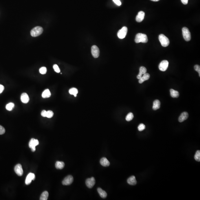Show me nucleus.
Listing matches in <instances>:
<instances>
[{
  "label": "nucleus",
  "instance_id": "obj_1",
  "mask_svg": "<svg viewBox=\"0 0 200 200\" xmlns=\"http://www.w3.org/2000/svg\"><path fill=\"white\" fill-rule=\"evenodd\" d=\"M135 40L136 43L140 42L146 43L148 41V38L146 34L139 33L136 35Z\"/></svg>",
  "mask_w": 200,
  "mask_h": 200
},
{
  "label": "nucleus",
  "instance_id": "obj_2",
  "mask_svg": "<svg viewBox=\"0 0 200 200\" xmlns=\"http://www.w3.org/2000/svg\"><path fill=\"white\" fill-rule=\"evenodd\" d=\"M43 29L40 26H37L33 28L31 32V35L32 37H36L42 34L43 32Z\"/></svg>",
  "mask_w": 200,
  "mask_h": 200
},
{
  "label": "nucleus",
  "instance_id": "obj_3",
  "mask_svg": "<svg viewBox=\"0 0 200 200\" xmlns=\"http://www.w3.org/2000/svg\"><path fill=\"white\" fill-rule=\"evenodd\" d=\"M159 39L162 46L166 47L169 44L170 41L169 39L163 34H161L159 36Z\"/></svg>",
  "mask_w": 200,
  "mask_h": 200
},
{
  "label": "nucleus",
  "instance_id": "obj_4",
  "mask_svg": "<svg viewBox=\"0 0 200 200\" xmlns=\"http://www.w3.org/2000/svg\"><path fill=\"white\" fill-rule=\"evenodd\" d=\"M183 36L185 40L186 41H190L191 39V34L188 28L184 27L182 29Z\"/></svg>",
  "mask_w": 200,
  "mask_h": 200
},
{
  "label": "nucleus",
  "instance_id": "obj_5",
  "mask_svg": "<svg viewBox=\"0 0 200 200\" xmlns=\"http://www.w3.org/2000/svg\"><path fill=\"white\" fill-rule=\"evenodd\" d=\"M128 32V28L126 27H123L119 30L117 33V36L120 39H123L126 36Z\"/></svg>",
  "mask_w": 200,
  "mask_h": 200
},
{
  "label": "nucleus",
  "instance_id": "obj_6",
  "mask_svg": "<svg viewBox=\"0 0 200 200\" xmlns=\"http://www.w3.org/2000/svg\"><path fill=\"white\" fill-rule=\"evenodd\" d=\"M39 144V141H38L37 139L32 138L30 140L29 146V148L31 149L32 151V152H35L36 150V146L38 145Z\"/></svg>",
  "mask_w": 200,
  "mask_h": 200
},
{
  "label": "nucleus",
  "instance_id": "obj_7",
  "mask_svg": "<svg viewBox=\"0 0 200 200\" xmlns=\"http://www.w3.org/2000/svg\"><path fill=\"white\" fill-rule=\"evenodd\" d=\"M169 62L166 60H163L161 62L159 66V68L161 71H165L168 67Z\"/></svg>",
  "mask_w": 200,
  "mask_h": 200
},
{
  "label": "nucleus",
  "instance_id": "obj_8",
  "mask_svg": "<svg viewBox=\"0 0 200 200\" xmlns=\"http://www.w3.org/2000/svg\"><path fill=\"white\" fill-rule=\"evenodd\" d=\"M91 53L94 58H97L99 56L100 51L99 48L96 45H93L91 48Z\"/></svg>",
  "mask_w": 200,
  "mask_h": 200
},
{
  "label": "nucleus",
  "instance_id": "obj_9",
  "mask_svg": "<svg viewBox=\"0 0 200 200\" xmlns=\"http://www.w3.org/2000/svg\"><path fill=\"white\" fill-rule=\"evenodd\" d=\"M73 181V178L71 175H69L66 178L62 181V184L64 185H69L72 183Z\"/></svg>",
  "mask_w": 200,
  "mask_h": 200
},
{
  "label": "nucleus",
  "instance_id": "obj_10",
  "mask_svg": "<svg viewBox=\"0 0 200 200\" xmlns=\"http://www.w3.org/2000/svg\"><path fill=\"white\" fill-rule=\"evenodd\" d=\"M95 180L94 177H92L90 178H88L86 181V184L88 188H92L95 185Z\"/></svg>",
  "mask_w": 200,
  "mask_h": 200
},
{
  "label": "nucleus",
  "instance_id": "obj_11",
  "mask_svg": "<svg viewBox=\"0 0 200 200\" xmlns=\"http://www.w3.org/2000/svg\"><path fill=\"white\" fill-rule=\"evenodd\" d=\"M16 174L19 176H21L23 174V171L22 165L20 164H17L14 168Z\"/></svg>",
  "mask_w": 200,
  "mask_h": 200
},
{
  "label": "nucleus",
  "instance_id": "obj_12",
  "mask_svg": "<svg viewBox=\"0 0 200 200\" xmlns=\"http://www.w3.org/2000/svg\"><path fill=\"white\" fill-rule=\"evenodd\" d=\"M35 179V176L34 174L29 173L27 175L25 180V183L26 185H29L31 183L32 180H34Z\"/></svg>",
  "mask_w": 200,
  "mask_h": 200
},
{
  "label": "nucleus",
  "instance_id": "obj_13",
  "mask_svg": "<svg viewBox=\"0 0 200 200\" xmlns=\"http://www.w3.org/2000/svg\"><path fill=\"white\" fill-rule=\"evenodd\" d=\"M145 13L143 11H140L136 17V21L138 22H141L144 19L145 17Z\"/></svg>",
  "mask_w": 200,
  "mask_h": 200
},
{
  "label": "nucleus",
  "instance_id": "obj_14",
  "mask_svg": "<svg viewBox=\"0 0 200 200\" xmlns=\"http://www.w3.org/2000/svg\"><path fill=\"white\" fill-rule=\"evenodd\" d=\"M21 101L24 103H27L29 101V97L26 93H24L22 94L21 96Z\"/></svg>",
  "mask_w": 200,
  "mask_h": 200
},
{
  "label": "nucleus",
  "instance_id": "obj_15",
  "mask_svg": "<svg viewBox=\"0 0 200 200\" xmlns=\"http://www.w3.org/2000/svg\"><path fill=\"white\" fill-rule=\"evenodd\" d=\"M189 116L188 113L187 112H183L181 114L179 118V121L180 122H182L187 120Z\"/></svg>",
  "mask_w": 200,
  "mask_h": 200
},
{
  "label": "nucleus",
  "instance_id": "obj_16",
  "mask_svg": "<svg viewBox=\"0 0 200 200\" xmlns=\"http://www.w3.org/2000/svg\"><path fill=\"white\" fill-rule=\"evenodd\" d=\"M146 72H147V69L145 68V67H141L140 69H139V73L137 76V79H141L142 77V75L146 73Z\"/></svg>",
  "mask_w": 200,
  "mask_h": 200
},
{
  "label": "nucleus",
  "instance_id": "obj_17",
  "mask_svg": "<svg viewBox=\"0 0 200 200\" xmlns=\"http://www.w3.org/2000/svg\"><path fill=\"white\" fill-rule=\"evenodd\" d=\"M127 182L131 185H135L136 184L137 181L135 176H132L129 178L127 180Z\"/></svg>",
  "mask_w": 200,
  "mask_h": 200
},
{
  "label": "nucleus",
  "instance_id": "obj_18",
  "mask_svg": "<svg viewBox=\"0 0 200 200\" xmlns=\"http://www.w3.org/2000/svg\"><path fill=\"white\" fill-rule=\"evenodd\" d=\"M150 77V75L148 73H146L143 75L141 79H139V84H142L146 80H148Z\"/></svg>",
  "mask_w": 200,
  "mask_h": 200
},
{
  "label": "nucleus",
  "instance_id": "obj_19",
  "mask_svg": "<svg viewBox=\"0 0 200 200\" xmlns=\"http://www.w3.org/2000/svg\"><path fill=\"white\" fill-rule=\"evenodd\" d=\"M161 107V102L159 100H155L153 102V106L152 108L154 110L159 109Z\"/></svg>",
  "mask_w": 200,
  "mask_h": 200
},
{
  "label": "nucleus",
  "instance_id": "obj_20",
  "mask_svg": "<svg viewBox=\"0 0 200 200\" xmlns=\"http://www.w3.org/2000/svg\"><path fill=\"white\" fill-rule=\"evenodd\" d=\"M100 163L102 166L107 167L110 165V162L106 158H103L100 160Z\"/></svg>",
  "mask_w": 200,
  "mask_h": 200
},
{
  "label": "nucleus",
  "instance_id": "obj_21",
  "mask_svg": "<svg viewBox=\"0 0 200 200\" xmlns=\"http://www.w3.org/2000/svg\"><path fill=\"white\" fill-rule=\"evenodd\" d=\"M97 190L99 194L102 198H105L107 197V193L105 191L102 190L101 188H98Z\"/></svg>",
  "mask_w": 200,
  "mask_h": 200
},
{
  "label": "nucleus",
  "instance_id": "obj_22",
  "mask_svg": "<svg viewBox=\"0 0 200 200\" xmlns=\"http://www.w3.org/2000/svg\"><path fill=\"white\" fill-rule=\"evenodd\" d=\"M170 95L173 98H178L179 97V93L178 91L173 89H170Z\"/></svg>",
  "mask_w": 200,
  "mask_h": 200
},
{
  "label": "nucleus",
  "instance_id": "obj_23",
  "mask_svg": "<svg viewBox=\"0 0 200 200\" xmlns=\"http://www.w3.org/2000/svg\"><path fill=\"white\" fill-rule=\"evenodd\" d=\"M51 96V93L49 89L45 90L42 94V97L44 98H48Z\"/></svg>",
  "mask_w": 200,
  "mask_h": 200
},
{
  "label": "nucleus",
  "instance_id": "obj_24",
  "mask_svg": "<svg viewBox=\"0 0 200 200\" xmlns=\"http://www.w3.org/2000/svg\"><path fill=\"white\" fill-rule=\"evenodd\" d=\"M65 163L63 161H57L55 163V167L56 169H62L64 167Z\"/></svg>",
  "mask_w": 200,
  "mask_h": 200
},
{
  "label": "nucleus",
  "instance_id": "obj_25",
  "mask_svg": "<svg viewBox=\"0 0 200 200\" xmlns=\"http://www.w3.org/2000/svg\"><path fill=\"white\" fill-rule=\"evenodd\" d=\"M49 194L47 191H45L43 192L41 194L40 199V200H47L48 198Z\"/></svg>",
  "mask_w": 200,
  "mask_h": 200
},
{
  "label": "nucleus",
  "instance_id": "obj_26",
  "mask_svg": "<svg viewBox=\"0 0 200 200\" xmlns=\"http://www.w3.org/2000/svg\"><path fill=\"white\" fill-rule=\"evenodd\" d=\"M78 92V90L75 88H72L69 90V93L71 95H73L75 97H77Z\"/></svg>",
  "mask_w": 200,
  "mask_h": 200
},
{
  "label": "nucleus",
  "instance_id": "obj_27",
  "mask_svg": "<svg viewBox=\"0 0 200 200\" xmlns=\"http://www.w3.org/2000/svg\"><path fill=\"white\" fill-rule=\"evenodd\" d=\"M15 104L13 103H9L6 105V108L8 111H11L14 108Z\"/></svg>",
  "mask_w": 200,
  "mask_h": 200
},
{
  "label": "nucleus",
  "instance_id": "obj_28",
  "mask_svg": "<svg viewBox=\"0 0 200 200\" xmlns=\"http://www.w3.org/2000/svg\"><path fill=\"white\" fill-rule=\"evenodd\" d=\"M133 117H134L133 114L132 113L130 112L127 115L126 117V120L127 121H130L131 120H132Z\"/></svg>",
  "mask_w": 200,
  "mask_h": 200
},
{
  "label": "nucleus",
  "instance_id": "obj_29",
  "mask_svg": "<svg viewBox=\"0 0 200 200\" xmlns=\"http://www.w3.org/2000/svg\"><path fill=\"white\" fill-rule=\"evenodd\" d=\"M194 158L196 161H200V151L197 150L194 155Z\"/></svg>",
  "mask_w": 200,
  "mask_h": 200
},
{
  "label": "nucleus",
  "instance_id": "obj_30",
  "mask_svg": "<svg viewBox=\"0 0 200 200\" xmlns=\"http://www.w3.org/2000/svg\"><path fill=\"white\" fill-rule=\"evenodd\" d=\"M53 115L54 114H53V112L51 110H48V111H47L46 117L49 118H52V117L53 116Z\"/></svg>",
  "mask_w": 200,
  "mask_h": 200
},
{
  "label": "nucleus",
  "instance_id": "obj_31",
  "mask_svg": "<svg viewBox=\"0 0 200 200\" xmlns=\"http://www.w3.org/2000/svg\"><path fill=\"white\" fill-rule=\"evenodd\" d=\"M39 72L41 74L44 75L47 72V69L45 67H42L39 69Z\"/></svg>",
  "mask_w": 200,
  "mask_h": 200
},
{
  "label": "nucleus",
  "instance_id": "obj_32",
  "mask_svg": "<svg viewBox=\"0 0 200 200\" xmlns=\"http://www.w3.org/2000/svg\"><path fill=\"white\" fill-rule=\"evenodd\" d=\"M145 129V126L143 123L140 124L138 126V129L139 131H142Z\"/></svg>",
  "mask_w": 200,
  "mask_h": 200
},
{
  "label": "nucleus",
  "instance_id": "obj_33",
  "mask_svg": "<svg viewBox=\"0 0 200 200\" xmlns=\"http://www.w3.org/2000/svg\"><path fill=\"white\" fill-rule=\"evenodd\" d=\"M53 68L54 69V71L56 72V73H59L60 72V70L59 68L57 65H54L53 66Z\"/></svg>",
  "mask_w": 200,
  "mask_h": 200
},
{
  "label": "nucleus",
  "instance_id": "obj_34",
  "mask_svg": "<svg viewBox=\"0 0 200 200\" xmlns=\"http://www.w3.org/2000/svg\"><path fill=\"white\" fill-rule=\"evenodd\" d=\"M194 69L195 71L198 72L199 74V77H200V67L199 65H195L194 66Z\"/></svg>",
  "mask_w": 200,
  "mask_h": 200
},
{
  "label": "nucleus",
  "instance_id": "obj_35",
  "mask_svg": "<svg viewBox=\"0 0 200 200\" xmlns=\"http://www.w3.org/2000/svg\"><path fill=\"white\" fill-rule=\"evenodd\" d=\"M5 130L2 126L0 125V135H3L5 133Z\"/></svg>",
  "mask_w": 200,
  "mask_h": 200
},
{
  "label": "nucleus",
  "instance_id": "obj_36",
  "mask_svg": "<svg viewBox=\"0 0 200 200\" xmlns=\"http://www.w3.org/2000/svg\"><path fill=\"white\" fill-rule=\"evenodd\" d=\"M113 1L118 6H121V2L120 0H113Z\"/></svg>",
  "mask_w": 200,
  "mask_h": 200
},
{
  "label": "nucleus",
  "instance_id": "obj_37",
  "mask_svg": "<svg viewBox=\"0 0 200 200\" xmlns=\"http://www.w3.org/2000/svg\"><path fill=\"white\" fill-rule=\"evenodd\" d=\"M47 111L45 110H43L41 112V115L44 117H46Z\"/></svg>",
  "mask_w": 200,
  "mask_h": 200
},
{
  "label": "nucleus",
  "instance_id": "obj_38",
  "mask_svg": "<svg viewBox=\"0 0 200 200\" xmlns=\"http://www.w3.org/2000/svg\"><path fill=\"white\" fill-rule=\"evenodd\" d=\"M4 90V87L3 85L0 84V94L3 92Z\"/></svg>",
  "mask_w": 200,
  "mask_h": 200
},
{
  "label": "nucleus",
  "instance_id": "obj_39",
  "mask_svg": "<svg viewBox=\"0 0 200 200\" xmlns=\"http://www.w3.org/2000/svg\"><path fill=\"white\" fill-rule=\"evenodd\" d=\"M181 1L184 5H187L188 3V0H181Z\"/></svg>",
  "mask_w": 200,
  "mask_h": 200
},
{
  "label": "nucleus",
  "instance_id": "obj_40",
  "mask_svg": "<svg viewBox=\"0 0 200 200\" xmlns=\"http://www.w3.org/2000/svg\"><path fill=\"white\" fill-rule=\"evenodd\" d=\"M152 1H154V2H158L160 0H151Z\"/></svg>",
  "mask_w": 200,
  "mask_h": 200
}]
</instances>
